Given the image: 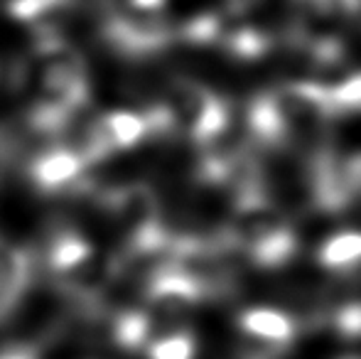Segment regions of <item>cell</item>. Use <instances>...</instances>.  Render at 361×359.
Wrapping results in <instances>:
<instances>
[{
    "label": "cell",
    "mask_w": 361,
    "mask_h": 359,
    "mask_svg": "<svg viewBox=\"0 0 361 359\" xmlns=\"http://www.w3.org/2000/svg\"><path fill=\"white\" fill-rule=\"evenodd\" d=\"M30 256L0 239V322L10 315L15 303L30 288Z\"/></svg>",
    "instance_id": "3957f363"
},
{
    "label": "cell",
    "mask_w": 361,
    "mask_h": 359,
    "mask_svg": "<svg viewBox=\"0 0 361 359\" xmlns=\"http://www.w3.org/2000/svg\"><path fill=\"white\" fill-rule=\"evenodd\" d=\"M221 239L263 269L286 266L298 254L288 217L263 192L236 200Z\"/></svg>",
    "instance_id": "6da1fadb"
},
{
    "label": "cell",
    "mask_w": 361,
    "mask_h": 359,
    "mask_svg": "<svg viewBox=\"0 0 361 359\" xmlns=\"http://www.w3.org/2000/svg\"><path fill=\"white\" fill-rule=\"evenodd\" d=\"M238 327L246 340L261 347L268 357L276 350H288L298 335V322L293 320V315L278 308H251L241 312Z\"/></svg>",
    "instance_id": "7a4b0ae2"
},
{
    "label": "cell",
    "mask_w": 361,
    "mask_h": 359,
    "mask_svg": "<svg viewBox=\"0 0 361 359\" xmlns=\"http://www.w3.org/2000/svg\"><path fill=\"white\" fill-rule=\"evenodd\" d=\"M81 170H84V165L72 153H67L62 145H57L54 150H44L35 160L30 175L44 190H59V187H69L79 180Z\"/></svg>",
    "instance_id": "277c9868"
},
{
    "label": "cell",
    "mask_w": 361,
    "mask_h": 359,
    "mask_svg": "<svg viewBox=\"0 0 361 359\" xmlns=\"http://www.w3.org/2000/svg\"><path fill=\"white\" fill-rule=\"evenodd\" d=\"M143 352L147 355V359H195L197 342L192 337V332L185 330L150 342Z\"/></svg>",
    "instance_id": "8992f818"
},
{
    "label": "cell",
    "mask_w": 361,
    "mask_h": 359,
    "mask_svg": "<svg viewBox=\"0 0 361 359\" xmlns=\"http://www.w3.org/2000/svg\"><path fill=\"white\" fill-rule=\"evenodd\" d=\"M317 264L327 271H342L354 266L357 261H361V231L354 229H342L327 239L314 254Z\"/></svg>",
    "instance_id": "5b68a950"
},
{
    "label": "cell",
    "mask_w": 361,
    "mask_h": 359,
    "mask_svg": "<svg viewBox=\"0 0 361 359\" xmlns=\"http://www.w3.org/2000/svg\"><path fill=\"white\" fill-rule=\"evenodd\" d=\"M349 23H354V25H359V28H361V0H357V5H354L352 18H349Z\"/></svg>",
    "instance_id": "52a82bcc"
}]
</instances>
